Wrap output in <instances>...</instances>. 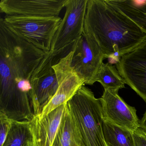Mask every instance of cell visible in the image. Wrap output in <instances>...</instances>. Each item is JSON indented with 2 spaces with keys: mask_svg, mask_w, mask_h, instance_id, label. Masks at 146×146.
<instances>
[{
  "mask_svg": "<svg viewBox=\"0 0 146 146\" xmlns=\"http://www.w3.org/2000/svg\"><path fill=\"white\" fill-rule=\"evenodd\" d=\"M125 83L146 102V39L116 64Z\"/></svg>",
  "mask_w": 146,
  "mask_h": 146,
  "instance_id": "cell-8",
  "label": "cell"
},
{
  "mask_svg": "<svg viewBox=\"0 0 146 146\" xmlns=\"http://www.w3.org/2000/svg\"><path fill=\"white\" fill-rule=\"evenodd\" d=\"M84 32L97 42L106 58L116 63L146 39L135 23L106 0H88Z\"/></svg>",
  "mask_w": 146,
  "mask_h": 146,
  "instance_id": "cell-2",
  "label": "cell"
},
{
  "mask_svg": "<svg viewBox=\"0 0 146 146\" xmlns=\"http://www.w3.org/2000/svg\"><path fill=\"white\" fill-rule=\"evenodd\" d=\"M96 82L100 83L104 89L119 90L125 88L126 84L115 66L109 63H103L95 78Z\"/></svg>",
  "mask_w": 146,
  "mask_h": 146,
  "instance_id": "cell-17",
  "label": "cell"
},
{
  "mask_svg": "<svg viewBox=\"0 0 146 146\" xmlns=\"http://www.w3.org/2000/svg\"><path fill=\"white\" fill-rule=\"evenodd\" d=\"M67 0H1L0 11L7 16L58 17Z\"/></svg>",
  "mask_w": 146,
  "mask_h": 146,
  "instance_id": "cell-11",
  "label": "cell"
},
{
  "mask_svg": "<svg viewBox=\"0 0 146 146\" xmlns=\"http://www.w3.org/2000/svg\"><path fill=\"white\" fill-rule=\"evenodd\" d=\"M2 146H35L30 121L13 120L11 130Z\"/></svg>",
  "mask_w": 146,
  "mask_h": 146,
  "instance_id": "cell-16",
  "label": "cell"
},
{
  "mask_svg": "<svg viewBox=\"0 0 146 146\" xmlns=\"http://www.w3.org/2000/svg\"><path fill=\"white\" fill-rule=\"evenodd\" d=\"M103 131L107 146H137L133 132L104 119Z\"/></svg>",
  "mask_w": 146,
  "mask_h": 146,
  "instance_id": "cell-15",
  "label": "cell"
},
{
  "mask_svg": "<svg viewBox=\"0 0 146 146\" xmlns=\"http://www.w3.org/2000/svg\"><path fill=\"white\" fill-rule=\"evenodd\" d=\"M106 1L132 20L146 33V0H106Z\"/></svg>",
  "mask_w": 146,
  "mask_h": 146,
  "instance_id": "cell-14",
  "label": "cell"
},
{
  "mask_svg": "<svg viewBox=\"0 0 146 146\" xmlns=\"http://www.w3.org/2000/svg\"><path fill=\"white\" fill-rule=\"evenodd\" d=\"M46 52L15 35L0 19V111L15 121L34 118L31 77Z\"/></svg>",
  "mask_w": 146,
  "mask_h": 146,
  "instance_id": "cell-1",
  "label": "cell"
},
{
  "mask_svg": "<svg viewBox=\"0 0 146 146\" xmlns=\"http://www.w3.org/2000/svg\"><path fill=\"white\" fill-rule=\"evenodd\" d=\"M119 90L104 89L100 98L104 119L133 132L140 127V120L135 108L119 96Z\"/></svg>",
  "mask_w": 146,
  "mask_h": 146,
  "instance_id": "cell-10",
  "label": "cell"
},
{
  "mask_svg": "<svg viewBox=\"0 0 146 146\" xmlns=\"http://www.w3.org/2000/svg\"><path fill=\"white\" fill-rule=\"evenodd\" d=\"M140 127L146 131V110L143 117L140 120Z\"/></svg>",
  "mask_w": 146,
  "mask_h": 146,
  "instance_id": "cell-20",
  "label": "cell"
},
{
  "mask_svg": "<svg viewBox=\"0 0 146 146\" xmlns=\"http://www.w3.org/2000/svg\"><path fill=\"white\" fill-rule=\"evenodd\" d=\"M67 103L57 108L42 119L34 116L30 121L35 146H52Z\"/></svg>",
  "mask_w": 146,
  "mask_h": 146,
  "instance_id": "cell-12",
  "label": "cell"
},
{
  "mask_svg": "<svg viewBox=\"0 0 146 146\" xmlns=\"http://www.w3.org/2000/svg\"><path fill=\"white\" fill-rule=\"evenodd\" d=\"M2 19L15 35L45 52L51 51L54 36L62 20L59 17L7 15Z\"/></svg>",
  "mask_w": 146,
  "mask_h": 146,
  "instance_id": "cell-5",
  "label": "cell"
},
{
  "mask_svg": "<svg viewBox=\"0 0 146 146\" xmlns=\"http://www.w3.org/2000/svg\"><path fill=\"white\" fill-rule=\"evenodd\" d=\"M88 0H67L66 12L51 45L57 51L74 42L83 34Z\"/></svg>",
  "mask_w": 146,
  "mask_h": 146,
  "instance_id": "cell-7",
  "label": "cell"
},
{
  "mask_svg": "<svg viewBox=\"0 0 146 146\" xmlns=\"http://www.w3.org/2000/svg\"><path fill=\"white\" fill-rule=\"evenodd\" d=\"M76 40L59 50L46 52L33 72L31 101L35 116L41 114L56 93L61 59L74 49Z\"/></svg>",
  "mask_w": 146,
  "mask_h": 146,
  "instance_id": "cell-4",
  "label": "cell"
},
{
  "mask_svg": "<svg viewBox=\"0 0 146 146\" xmlns=\"http://www.w3.org/2000/svg\"><path fill=\"white\" fill-rule=\"evenodd\" d=\"M81 137L82 146H107L103 131L104 120L100 98L83 85L67 103Z\"/></svg>",
  "mask_w": 146,
  "mask_h": 146,
  "instance_id": "cell-3",
  "label": "cell"
},
{
  "mask_svg": "<svg viewBox=\"0 0 146 146\" xmlns=\"http://www.w3.org/2000/svg\"><path fill=\"white\" fill-rule=\"evenodd\" d=\"M0 146H2L11 130L13 120L9 118L5 113L1 111H0Z\"/></svg>",
  "mask_w": 146,
  "mask_h": 146,
  "instance_id": "cell-18",
  "label": "cell"
},
{
  "mask_svg": "<svg viewBox=\"0 0 146 146\" xmlns=\"http://www.w3.org/2000/svg\"><path fill=\"white\" fill-rule=\"evenodd\" d=\"M73 49L62 58L59 74V86L56 93L45 106L39 116L40 119L44 118L57 108L67 103L83 85L84 81L72 70L71 66Z\"/></svg>",
  "mask_w": 146,
  "mask_h": 146,
  "instance_id": "cell-9",
  "label": "cell"
},
{
  "mask_svg": "<svg viewBox=\"0 0 146 146\" xmlns=\"http://www.w3.org/2000/svg\"><path fill=\"white\" fill-rule=\"evenodd\" d=\"M52 146H82L78 128L67 105Z\"/></svg>",
  "mask_w": 146,
  "mask_h": 146,
  "instance_id": "cell-13",
  "label": "cell"
},
{
  "mask_svg": "<svg viewBox=\"0 0 146 146\" xmlns=\"http://www.w3.org/2000/svg\"><path fill=\"white\" fill-rule=\"evenodd\" d=\"M133 135L137 146H146V131L138 128L133 131Z\"/></svg>",
  "mask_w": 146,
  "mask_h": 146,
  "instance_id": "cell-19",
  "label": "cell"
},
{
  "mask_svg": "<svg viewBox=\"0 0 146 146\" xmlns=\"http://www.w3.org/2000/svg\"><path fill=\"white\" fill-rule=\"evenodd\" d=\"M106 58L96 41L83 32L76 40L73 50L71 66L84 81V85H92Z\"/></svg>",
  "mask_w": 146,
  "mask_h": 146,
  "instance_id": "cell-6",
  "label": "cell"
}]
</instances>
